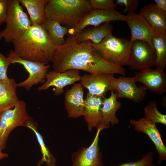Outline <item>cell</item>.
Segmentation results:
<instances>
[{"label": "cell", "mask_w": 166, "mask_h": 166, "mask_svg": "<svg viewBox=\"0 0 166 166\" xmlns=\"http://www.w3.org/2000/svg\"><path fill=\"white\" fill-rule=\"evenodd\" d=\"M154 4L159 9L166 12V0H154Z\"/></svg>", "instance_id": "obj_33"}, {"label": "cell", "mask_w": 166, "mask_h": 166, "mask_svg": "<svg viewBox=\"0 0 166 166\" xmlns=\"http://www.w3.org/2000/svg\"><path fill=\"white\" fill-rule=\"evenodd\" d=\"M103 99L92 95L88 92L85 99V106L83 116L86 122L89 131L93 129H104L109 128L103 123L101 109Z\"/></svg>", "instance_id": "obj_16"}, {"label": "cell", "mask_w": 166, "mask_h": 166, "mask_svg": "<svg viewBox=\"0 0 166 166\" xmlns=\"http://www.w3.org/2000/svg\"><path fill=\"white\" fill-rule=\"evenodd\" d=\"M113 30L112 24L110 23H106L98 26L85 28L77 34L73 36L77 43L89 41L93 44H97L112 33Z\"/></svg>", "instance_id": "obj_20"}, {"label": "cell", "mask_w": 166, "mask_h": 166, "mask_svg": "<svg viewBox=\"0 0 166 166\" xmlns=\"http://www.w3.org/2000/svg\"><path fill=\"white\" fill-rule=\"evenodd\" d=\"M34 133L40 146L42 156L37 163V166H41L45 163L47 166H56L57 159L52 154L44 142L43 137L37 129V124L29 118L26 122V126Z\"/></svg>", "instance_id": "obj_24"}, {"label": "cell", "mask_w": 166, "mask_h": 166, "mask_svg": "<svg viewBox=\"0 0 166 166\" xmlns=\"http://www.w3.org/2000/svg\"><path fill=\"white\" fill-rule=\"evenodd\" d=\"M93 9L89 0H47L45 13V18L73 30Z\"/></svg>", "instance_id": "obj_3"}, {"label": "cell", "mask_w": 166, "mask_h": 166, "mask_svg": "<svg viewBox=\"0 0 166 166\" xmlns=\"http://www.w3.org/2000/svg\"><path fill=\"white\" fill-rule=\"evenodd\" d=\"M140 1L139 0H117L115 4L116 6H123L124 8L123 14L126 13L134 12L136 10Z\"/></svg>", "instance_id": "obj_30"}, {"label": "cell", "mask_w": 166, "mask_h": 166, "mask_svg": "<svg viewBox=\"0 0 166 166\" xmlns=\"http://www.w3.org/2000/svg\"><path fill=\"white\" fill-rule=\"evenodd\" d=\"M51 61L53 70L58 72L75 69L91 74L126 75L123 67L110 63L101 56L90 41L77 43L72 35L67 38L64 45L55 46Z\"/></svg>", "instance_id": "obj_1"}, {"label": "cell", "mask_w": 166, "mask_h": 166, "mask_svg": "<svg viewBox=\"0 0 166 166\" xmlns=\"http://www.w3.org/2000/svg\"><path fill=\"white\" fill-rule=\"evenodd\" d=\"M114 74H85L81 76V84L90 94L103 99L109 91H114Z\"/></svg>", "instance_id": "obj_11"}, {"label": "cell", "mask_w": 166, "mask_h": 166, "mask_svg": "<svg viewBox=\"0 0 166 166\" xmlns=\"http://www.w3.org/2000/svg\"><path fill=\"white\" fill-rule=\"evenodd\" d=\"M128 122L135 131L146 134L153 143L159 155L158 163L160 165L166 160V147L156 124L144 117L138 121L131 119Z\"/></svg>", "instance_id": "obj_13"}, {"label": "cell", "mask_w": 166, "mask_h": 166, "mask_svg": "<svg viewBox=\"0 0 166 166\" xmlns=\"http://www.w3.org/2000/svg\"><path fill=\"white\" fill-rule=\"evenodd\" d=\"M156 57L152 45L146 42L136 40L131 43L128 65L134 70H142L155 66Z\"/></svg>", "instance_id": "obj_8"}, {"label": "cell", "mask_w": 166, "mask_h": 166, "mask_svg": "<svg viewBox=\"0 0 166 166\" xmlns=\"http://www.w3.org/2000/svg\"><path fill=\"white\" fill-rule=\"evenodd\" d=\"M12 43L14 52L22 59L47 64L55 49L42 24L31 26Z\"/></svg>", "instance_id": "obj_2"}, {"label": "cell", "mask_w": 166, "mask_h": 166, "mask_svg": "<svg viewBox=\"0 0 166 166\" xmlns=\"http://www.w3.org/2000/svg\"><path fill=\"white\" fill-rule=\"evenodd\" d=\"M18 0H8L6 28L0 32V40L13 42L31 26L30 19Z\"/></svg>", "instance_id": "obj_5"}, {"label": "cell", "mask_w": 166, "mask_h": 166, "mask_svg": "<svg viewBox=\"0 0 166 166\" xmlns=\"http://www.w3.org/2000/svg\"><path fill=\"white\" fill-rule=\"evenodd\" d=\"M17 84L12 78L0 82V113L14 108L20 102L17 94Z\"/></svg>", "instance_id": "obj_21"}, {"label": "cell", "mask_w": 166, "mask_h": 166, "mask_svg": "<svg viewBox=\"0 0 166 166\" xmlns=\"http://www.w3.org/2000/svg\"><path fill=\"white\" fill-rule=\"evenodd\" d=\"M144 111V117L155 124L160 123L166 125V115L158 110L156 101H151L149 102L145 106Z\"/></svg>", "instance_id": "obj_27"}, {"label": "cell", "mask_w": 166, "mask_h": 166, "mask_svg": "<svg viewBox=\"0 0 166 166\" xmlns=\"http://www.w3.org/2000/svg\"><path fill=\"white\" fill-rule=\"evenodd\" d=\"M42 24L55 46H61L65 43L64 36L69 32V28L63 26L56 21L47 18Z\"/></svg>", "instance_id": "obj_25"}, {"label": "cell", "mask_w": 166, "mask_h": 166, "mask_svg": "<svg viewBox=\"0 0 166 166\" xmlns=\"http://www.w3.org/2000/svg\"><path fill=\"white\" fill-rule=\"evenodd\" d=\"M126 21L131 33V43L136 40H141L152 45L155 33L145 19L140 14L134 12L128 13Z\"/></svg>", "instance_id": "obj_17"}, {"label": "cell", "mask_w": 166, "mask_h": 166, "mask_svg": "<svg viewBox=\"0 0 166 166\" xmlns=\"http://www.w3.org/2000/svg\"><path fill=\"white\" fill-rule=\"evenodd\" d=\"M136 82L143 84L146 90L158 95L166 90V74L164 70L148 68L140 70L135 74Z\"/></svg>", "instance_id": "obj_14"}, {"label": "cell", "mask_w": 166, "mask_h": 166, "mask_svg": "<svg viewBox=\"0 0 166 166\" xmlns=\"http://www.w3.org/2000/svg\"><path fill=\"white\" fill-rule=\"evenodd\" d=\"M65 99V108L69 118H77L83 116L85 100L83 88L81 83L74 84L67 91Z\"/></svg>", "instance_id": "obj_18"}, {"label": "cell", "mask_w": 166, "mask_h": 166, "mask_svg": "<svg viewBox=\"0 0 166 166\" xmlns=\"http://www.w3.org/2000/svg\"><path fill=\"white\" fill-rule=\"evenodd\" d=\"M101 128L97 129L95 137L88 147H81L71 156V166H103L102 155L99 146V136Z\"/></svg>", "instance_id": "obj_9"}, {"label": "cell", "mask_w": 166, "mask_h": 166, "mask_svg": "<svg viewBox=\"0 0 166 166\" xmlns=\"http://www.w3.org/2000/svg\"><path fill=\"white\" fill-rule=\"evenodd\" d=\"M89 1L93 9L109 10L118 9L113 0H89Z\"/></svg>", "instance_id": "obj_28"}, {"label": "cell", "mask_w": 166, "mask_h": 166, "mask_svg": "<svg viewBox=\"0 0 166 166\" xmlns=\"http://www.w3.org/2000/svg\"><path fill=\"white\" fill-rule=\"evenodd\" d=\"M92 44L95 51L107 61L122 67L128 65L131 47L130 40L116 37L111 33L99 43Z\"/></svg>", "instance_id": "obj_4"}, {"label": "cell", "mask_w": 166, "mask_h": 166, "mask_svg": "<svg viewBox=\"0 0 166 166\" xmlns=\"http://www.w3.org/2000/svg\"><path fill=\"white\" fill-rule=\"evenodd\" d=\"M26 105L22 101L14 108L0 113V147H6L9 136L12 131L19 126H26L30 118Z\"/></svg>", "instance_id": "obj_6"}, {"label": "cell", "mask_w": 166, "mask_h": 166, "mask_svg": "<svg viewBox=\"0 0 166 166\" xmlns=\"http://www.w3.org/2000/svg\"><path fill=\"white\" fill-rule=\"evenodd\" d=\"M127 15L121 14L116 10H104L93 9L84 17L77 27L69 32L71 35H75L87 26H98L101 24L110 23L113 21L126 22Z\"/></svg>", "instance_id": "obj_10"}, {"label": "cell", "mask_w": 166, "mask_h": 166, "mask_svg": "<svg viewBox=\"0 0 166 166\" xmlns=\"http://www.w3.org/2000/svg\"><path fill=\"white\" fill-rule=\"evenodd\" d=\"M133 77H120L115 78L114 84L117 99L125 98L139 103L145 98L146 90L143 86L138 87Z\"/></svg>", "instance_id": "obj_15"}, {"label": "cell", "mask_w": 166, "mask_h": 166, "mask_svg": "<svg viewBox=\"0 0 166 166\" xmlns=\"http://www.w3.org/2000/svg\"><path fill=\"white\" fill-rule=\"evenodd\" d=\"M117 93L111 91L108 98L103 99L101 109V115L103 123L109 128L117 124L119 120L116 116V113L121 108V103L117 101Z\"/></svg>", "instance_id": "obj_22"}, {"label": "cell", "mask_w": 166, "mask_h": 166, "mask_svg": "<svg viewBox=\"0 0 166 166\" xmlns=\"http://www.w3.org/2000/svg\"><path fill=\"white\" fill-rule=\"evenodd\" d=\"M153 155L152 152H149L137 161L124 163L118 166H156L153 162Z\"/></svg>", "instance_id": "obj_29"}, {"label": "cell", "mask_w": 166, "mask_h": 166, "mask_svg": "<svg viewBox=\"0 0 166 166\" xmlns=\"http://www.w3.org/2000/svg\"><path fill=\"white\" fill-rule=\"evenodd\" d=\"M139 14L145 19L155 33L166 36V12L159 9L154 3L144 6Z\"/></svg>", "instance_id": "obj_19"}, {"label": "cell", "mask_w": 166, "mask_h": 166, "mask_svg": "<svg viewBox=\"0 0 166 166\" xmlns=\"http://www.w3.org/2000/svg\"><path fill=\"white\" fill-rule=\"evenodd\" d=\"M152 45L155 52L156 69L164 70L166 66V36L154 33Z\"/></svg>", "instance_id": "obj_26"}, {"label": "cell", "mask_w": 166, "mask_h": 166, "mask_svg": "<svg viewBox=\"0 0 166 166\" xmlns=\"http://www.w3.org/2000/svg\"><path fill=\"white\" fill-rule=\"evenodd\" d=\"M8 9V0H0V26L6 21Z\"/></svg>", "instance_id": "obj_32"}, {"label": "cell", "mask_w": 166, "mask_h": 166, "mask_svg": "<svg viewBox=\"0 0 166 166\" xmlns=\"http://www.w3.org/2000/svg\"><path fill=\"white\" fill-rule=\"evenodd\" d=\"M7 57L11 64L22 65L29 73L28 77L25 81L17 84V87L24 88L29 91L32 86L41 82L50 67L49 64L23 59L10 50Z\"/></svg>", "instance_id": "obj_7"}, {"label": "cell", "mask_w": 166, "mask_h": 166, "mask_svg": "<svg viewBox=\"0 0 166 166\" xmlns=\"http://www.w3.org/2000/svg\"><path fill=\"white\" fill-rule=\"evenodd\" d=\"M81 77L79 70H77L69 69L62 72L52 70L47 73L45 82L38 87V90H45L53 86L54 87L53 89L54 94L59 95L63 93L65 87L80 81Z\"/></svg>", "instance_id": "obj_12"}, {"label": "cell", "mask_w": 166, "mask_h": 166, "mask_svg": "<svg viewBox=\"0 0 166 166\" xmlns=\"http://www.w3.org/2000/svg\"><path fill=\"white\" fill-rule=\"evenodd\" d=\"M2 149L0 147V160L7 157L8 154L6 153H4L2 152Z\"/></svg>", "instance_id": "obj_34"}, {"label": "cell", "mask_w": 166, "mask_h": 166, "mask_svg": "<svg viewBox=\"0 0 166 166\" xmlns=\"http://www.w3.org/2000/svg\"><path fill=\"white\" fill-rule=\"evenodd\" d=\"M11 64V62L8 58L0 51V82H4L9 79L7 72L9 66Z\"/></svg>", "instance_id": "obj_31"}, {"label": "cell", "mask_w": 166, "mask_h": 166, "mask_svg": "<svg viewBox=\"0 0 166 166\" xmlns=\"http://www.w3.org/2000/svg\"><path fill=\"white\" fill-rule=\"evenodd\" d=\"M26 9L31 26L42 24L45 19V7L47 0H18Z\"/></svg>", "instance_id": "obj_23"}]
</instances>
